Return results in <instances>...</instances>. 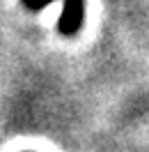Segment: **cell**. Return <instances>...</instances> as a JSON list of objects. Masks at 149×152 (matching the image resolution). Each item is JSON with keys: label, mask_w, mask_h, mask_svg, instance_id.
Returning a JSON list of instances; mask_svg holds the SVG:
<instances>
[{"label": "cell", "mask_w": 149, "mask_h": 152, "mask_svg": "<svg viewBox=\"0 0 149 152\" xmlns=\"http://www.w3.org/2000/svg\"><path fill=\"white\" fill-rule=\"evenodd\" d=\"M85 19V0H64L62 14L57 21V30L62 35H76Z\"/></svg>", "instance_id": "obj_1"}, {"label": "cell", "mask_w": 149, "mask_h": 152, "mask_svg": "<svg viewBox=\"0 0 149 152\" xmlns=\"http://www.w3.org/2000/svg\"><path fill=\"white\" fill-rule=\"evenodd\" d=\"M51 2H55V0H23V5H25L28 10H32V12L44 10V7H48Z\"/></svg>", "instance_id": "obj_2"}]
</instances>
